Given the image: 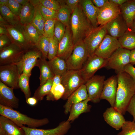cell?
Returning a JSON list of instances; mask_svg holds the SVG:
<instances>
[{
    "mask_svg": "<svg viewBox=\"0 0 135 135\" xmlns=\"http://www.w3.org/2000/svg\"><path fill=\"white\" fill-rule=\"evenodd\" d=\"M118 84L115 103L113 107L122 115L135 95V80L125 71L117 74Z\"/></svg>",
    "mask_w": 135,
    "mask_h": 135,
    "instance_id": "obj_1",
    "label": "cell"
},
{
    "mask_svg": "<svg viewBox=\"0 0 135 135\" xmlns=\"http://www.w3.org/2000/svg\"><path fill=\"white\" fill-rule=\"evenodd\" d=\"M70 27L74 44L83 40L94 28L86 17L80 4L72 13Z\"/></svg>",
    "mask_w": 135,
    "mask_h": 135,
    "instance_id": "obj_2",
    "label": "cell"
},
{
    "mask_svg": "<svg viewBox=\"0 0 135 135\" xmlns=\"http://www.w3.org/2000/svg\"><path fill=\"white\" fill-rule=\"evenodd\" d=\"M0 114L5 116L21 127L27 125L28 127L36 128L46 125L49 122L47 118L38 119L33 118L14 109L0 105Z\"/></svg>",
    "mask_w": 135,
    "mask_h": 135,
    "instance_id": "obj_3",
    "label": "cell"
},
{
    "mask_svg": "<svg viewBox=\"0 0 135 135\" xmlns=\"http://www.w3.org/2000/svg\"><path fill=\"white\" fill-rule=\"evenodd\" d=\"M61 84L65 89L64 95L62 98L66 100L74 92L85 82L80 70H68L61 76Z\"/></svg>",
    "mask_w": 135,
    "mask_h": 135,
    "instance_id": "obj_4",
    "label": "cell"
},
{
    "mask_svg": "<svg viewBox=\"0 0 135 135\" xmlns=\"http://www.w3.org/2000/svg\"><path fill=\"white\" fill-rule=\"evenodd\" d=\"M89 57L83 40L78 42L75 44L72 54L66 60L68 70H81Z\"/></svg>",
    "mask_w": 135,
    "mask_h": 135,
    "instance_id": "obj_5",
    "label": "cell"
},
{
    "mask_svg": "<svg viewBox=\"0 0 135 135\" xmlns=\"http://www.w3.org/2000/svg\"><path fill=\"white\" fill-rule=\"evenodd\" d=\"M130 50L120 48L108 59L106 67L115 70L118 73L124 71L125 66L130 64Z\"/></svg>",
    "mask_w": 135,
    "mask_h": 135,
    "instance_id": "obj_6",
    "label": "cell"
},
{
    "mask_svg": "<svg viewBox=\"0 0 135 135\" xmlns=\"http://www.w3.org/2000/svg\"><path fill=\"white\" fill-rule=\"evenodd\" d=\"M6 28L7 35L12 43L25 51L36 48L33 46L30 43L26 36L24 25L20 24L16 26L10 25Z\"/></svg>",
    "mask_w": 135,
    "mask_h": 135,
    "instance_id": "obj_7",
    "label": "cell"
},
{
    "mask_svg": "<svg viewBox=\"0 0 135 135\" xmlns=\"http://www.w3.org/2000/svg\"><path fill=\"white\" fill-rule=\"evenodd\" d=\"M107 62V59L101 58L95 54L88 57L80 70L85 84L94 76L97 71L103 68L106 67Z\"/></svg>",
    "mask_w": 135,
    "mask_h": 135,
    "instance_id": "obj_8",
    "label": "cell"
},
{
    "mask_svg": "<svg viewBox=\"0 0 135 135\" xmlns=\"http://www.w3.org/2000/svg\"><path fill=\"white\" fill-rule=\"evenodd\" d=\"M106 24L94 28L83 40L89 56L95 52L107 34Z\"/></svg>",
    "mask_w": 135,
    "mask_h": 135,
    "instance_id": "obj_9",
    "label": "cell"
},
{
    "mask_svg": "<svg viewBox=\"0 0 135 135\" xmlns=\"http://www.w3.org/2000/svg\"><path fill=\"white\" fill-rule=\"evenodd\" d=\"M20 75L15 64L0 66V81L14 89L19 88L18 82Z\"/></svg>",
    "mask_w": 135,
    "mask_h": 135,
    "instance_id": "obj_10",
    "label": "cell"
},
{
    "mask_svg": "<svg viewBox=\"0 0 135 135\" xmlns=\"http://www.w3.org/2000/svg\"><path fill=\"white\" fill-rule=\"evenodd\" d=\"M26 51L12 43L0 50V66L16 64Z\"/></svg>",
    "mask_w": 135,
    "mask_h": 135,
    "instance_id": "obj_11",
    "label": "cell"
},
{
    "mask_svg": "<svg viewBox=\"0 0 135 135\" xmlns=\"http://www.w3.org/2000/svg\"><path fill=\"white\" fill-rule=\"evenodd\" d=\"M105 78L104 76L94 75L86 83L90 102L94 104L100 102Z\"/></svg>",
    "mask_w": 135,
    "mask_h": 135,
    "instance_id": "obj_12",
    "label": "cell"
},
{
    "mask_svg": "<svg viewBox=\"0 0 135 135\" xmlns=\"http://www.w3.org/2000/svg\"><path fill=\"white\" fill-rule=\"evenodd\" d=\"M71 127L70 122L67 120L60 122L56 127L51 129L32 128L25 126L21 127L24 131L25 135H66Z\"/></svg>",
    "mask_w": 135,
    "mask_h": 135,
    "instance_id": "obj_13",
    "label": "cell"
},
{
    "mask_svg": "<svg viewBox=\"0 0 135 135\" xmlns=\"http://www.w3.org/2000/svg\"><path fill=\"white\" fill-rule=\"evenodd\" d=\"M120 48L121 47L118 39L107 34L96 49L94 54L107 59Z\"/></svg>",
    "mask_w": 135,
    "mask_h": 135,
    "instance_id": "obj_14",
    "label": "cell"
},
{
    "mask_svg": "<svg viewBox=\"0 0 135 135\" xmlns=\"http://www.w3.org/2000/svg\"><path fill=\"white\" fill-rule=\"evenodd\" d=\"M74 45L70 27H66L64 36L59 42L56 56L66 61L72 54Z\"/></svg>",
    "mask_w": 135,
    "mask_h": 135,
    "instance_id": "obj_15",
    "label": "cell"
},
{
    "mask_svg": "<svg viewBox=\"0 0 135 135\" xmlns=\"http://www.w3.org/2000/svg\"><path fill=\"white\" fill-rule=\"evenodd\" d=\"M121 14L120 7L109 1L100 8L98 17V25H105Z\"/></svg>",
    "mask_w": 135,
    "mask_h": 135,
    "instance_id": "obj_16",
    "label": "cell"
},
{
    "mask_svg": "<svg viewBox=\"0 0 135 135\" xmlns=\"http://www.w3.org/2000/svg\"><path fill=\"white\" fill-rule=\"evenodd\" d=\"M118 84L117 75L113 76L105 80L100 100L108 101L114 107L116 102Z\"/></svg>",
    "mask_w": 135,
    "mask_h": 135,
    "instance_id": "obj_17",
    "label": "cell"
},
{
    "mask_svg": "<svg viewBox=\"0 0 135 135\" xmlns=\"http://www.w3.org/2000/svg\"><path fill=\"white\" fill-rule=\"evenodd\" d=\"M14 90L0 81V105L13 109L18 108L19 100L15 96Z\"/></svg>",
    "mask_w": 135,
    "mask_h": 135,
    "instance_id": "obj_18",
    "label": "cell"
},
{
    "mask_svg": "<svg viewBox=\"0 0 135 135\" xmlns=\"http://www.w3.org/2000/svg\"><path fill=\"white\" fill-rule=\"evenodd\" d=\"M106 26L109 35L118 39L128 30L127 24L121 14L107 24Z\"/></svg>",
    "mask_w": 135,
    "mask_h": 135,
    "instance_id": "obj_19",
    "label": "cell"
},
{
    "mask_svg": "<svg viewBox=\"0 0 135 135\" xmlns=\"http://www.w3.org/2000/svg\"><path fill=\"white\" fill-rule=\"evenodd\" d=\"M103 117L106 123L116 130L121 129L126 121L123 115L112 107L106 110Z\"/></svg>",
    "mask_w": 135,
    "mask_h": 135,
    "instance_id": "obj_20",
    "label": "cell"
},
{
    "mask_svg": "<svg viewBox=\"0 0 135 135\" xmlns=\"http://www.w3.org/2000/svg\"><path fill=\"white\" fill-rule=\"evenodd\" d=\"M88 98V96L85 84L81 86L74 92L67 99L64 106V113L68 114L74 105Z\"/></svg>",
    "mask_w": 135,
    "mask_h": 135,
    "instance_id": "obj_21",
    "label": "cell"
},
{
    "mask_svg": "<svg viewBox=\"0 0 135 135\" xmlns=\"http://www.w3.org/2000/svg\"><path fill=\"white\" fill-rule=\"evenodd\" d=\"M0 135H25L23 129L7 117L0 116Z\"/></svg>",
    "mask_w": 135,
    "mask_h": 135,
    "instance_id": "obj_22",
    "label": "cell"
},
{
    "mask_svg": "<svg viewBox=\"0 0 135 135\" xmlns=\"http://www.w3.org/2000/svg\"><path fill=\"white\" fill-rule=\"evenodd\" d=\"M42 56V53L37 48H32L26 51L20 60L15 64L21 74L22 73L23 69L24 66L37 62L39 58Z\"/></svg>",
    "mask_w": 135,
    "mask_h": 135,
    "instance_id": "obj_23",
    "label": "cell"
},
{
    "mask_svg": "<svg viewBox=\"0 0 135 135\" xmlns=\"http://www.w3.org/2000/svg\"><path fill=\"white\" fill-rule=\"evenodd\" d=\"M80 4L93 28L98 27V17L100 9L95 6L90 0H81Z\"/></svg>",
    "mask_w": 135,
    "mask_h": 135,
    "instance_id": "obj_24",
    "label": "cell"
},
{
    "mask_svg": "<svg viewBox=\"0 0 135 135\" xmlns=\"http://www.w3.org/2000/svg\"><path fill=\"white\" fill-rule=\"evenodd\" d=\"M119 7L121 14L129 29L135 18V0H128Z\"/></svg>",
    "mask_w": 135,
    "mask_h": 135,
    "instance_id": "obj_25",
    "label": "cell"
},
{
    "mask_svg": "<svg viewBox=\"0 0 135 135\" xmlns=\"http://www.w3.org/2000/svg\"><path fill=\"white\" fill-rule=\"evenodd\" d=\"M90 100L88 99L73 105L70 112V115L67 120L70 122L74 121L82 114L90 112L91 105L89 104Z\"/></svg>",
    "mask_w": 135,
    "mask_h": 135,
    "instance_id": "obj_26",
    "label": "cell"
},
{
    "mask_svg": "<svg viewBox=\"0 0 135 135\" xmlns=\"http://www.w3.org/2000/svg\"><path fill=\"white\" fill-rule=\"evenodd\" d=\"M36 66L38 67L40 70V86L44 84L48 80L53 78L54 76L48 64V61L43 56L38 59Z\"/></svg>",
    "mask_w": 135,
    "mask_h": 135,
    "instance_id": "obj_27",
    "label": "cell"
},
{
    "mask_svg": "<svg viewBox=\"0 0 135 135\" xmlns=\"http://www.w3.org/2000/svg\"><path fill=\"white\" fill-rule=\"evenodd\" d=\"M50 68L54 76H62L68 70L66 61L57 56L48 61Z\"/></svg>",
    "mask_w": 135,
    "mask_h": 135,
    "instance_id": "obj_28",
    "label": "cell"
},
{
    "mask_svg": "<svg viewBox=\"0 0 135 135\" xmlns=\"http://www.w3.org/2000/svg\"><path fill=\"white\" fill-rule=\"evenodd\" d=\"M35 12V7L30 2L23 6L18 16L20 23L23 25L31 24L34 18Z\"/></svg>",
    "mask_w": 135,
    "mask_h": 135,
    "instance_id": "obj_29",
    "label": "cell"
},
{
    "mask_svg": "<svg viewBox=\"0 0 135 135\" xmlns=\"http://www.w3.org/2000/svg\"><path fill=\"white\" fill-rule=\"evenodd\" d=\"M61 4L58 12L56 19L64 24L66 27H70V21L72 12L65 4L64 0H59Z\"/></svg>",
    "mask_w": 135,
    "mask_h": 135,
    "instance_id": "obj_30",
    "label": "cell"
},
{
    "mask_svg": "<svg viewBox=\"0 0 135 135\" xmlns=\"http://www.w3.org/2000/svg\"><path fill=\"white\" fill-rule=\"evenodd\" d=\"M118 39L121 48L130 50L135 48V33L129 29Z\"/></svg>",
    "mask_w": 135,
    "mask_h": 135,
    "instance_id": "obj_31",
    "label": "cell"
},
{
    "mask_svg": "<svg viewBox=\"0 0 135 135\" xmlns=\"http://www.w3.org/2000/svg\"><path fill=\"white\" fill-rule=\"evenodd\" d=\"M0 14L4 18L11 26H16L20 23L18 16L14 14L8 6H0Z\"/></svg>",
    "mask_w": 135,
    "mask_h": 135,
    "instance_id": "obj_32",
    "label": "cell"
},
{
    "mask_svg": "<svg viewBox=\"0 0 135 135\" xmlns=\"http://www.w3.org/2000/svg\"><path fill=\"white\" fill-rule=\"evenodd\" d=\"M26 36L30 43L33 47H36L40 39V36L36 28L31 24L24 25Z\"/></svg>",
    "mask_w": 135,
    "mask_h": 135,
    "instance_id": "obj_33",
    "label": "cell"
},
{
    "mask_svg": "<svg viewBox=\"0 0 135 135\" xmlns=\"http://www.w3.org/2000/svg\"><path fill=\"white\" fill-rule=\"evenodd\" d=\"M53 79H50L43 85L40 86L36 90L33 97L38 101L43 100L44 97L48 95L50 92L52 84Z\"/></svg>",
    "mask_w": 135,
    "mask_h": 135,
    "instance_id": "obj_34",
    "label": "cell"
},
{
    "mask_svg": "<svg viewBox=\"0 0 135 135\" xmlns=\"http://www.w3.org/2000/svg\"><path fill=\"white\" fill-rule=\"evenodd\" d=\"M34 5L38 6L43 17L46 20L56 19L57 12L47 8L43 6L39 2V0H30Z\"/></svg>",
    "mask_w": 135,
    "mask_h": 135,
    "instance_id": "obj_35",
    "label": "cell"
},
{
    "mask_svg": "<svg viewBox=\"0 0 135 135\" xmlns=\"http://www.w3.org/2000/svg\"><path fill=\"white\" fill-rule=\"evenodd\" d=\"M35 8L34 16L31 23L37 29L40 36L44 35V28L46 20L44 19L38 6L34 5Z\"/></svg>",
    "mask_w": 135,
    "mask_h": 135,
    "instance_id": "obj_36",
    "label": "cell"
},
{
    "mask_svg": "<svg viewBox=\"0 0 135 135\" xmlns=\"http://www.w3.org/2000/svg\"><path fill=\"white\" fill-rule=\"evenodd\" d=\"M65 89L62 84L52 85L50 92L47 96L46 100L48 101L58 100L62 98L64 95Z\"/></svg>",
    "mask_w": 135,
    "mask_h": 135,
    "instance_id": "obj_37",
    "label": "cell"
},
{
    "mask_svg": "<svg viewBox=\"0 0 135 135\" xmlns=\"http://www.w3.org/2000/svg\"><path fill=\"white\" fill-rule=\"evenodd\" d=\"M30 77L22 73L21 74L18 82V86L24 93L26 100L30 97L31 93L30 87Z\"/></svg>",
    "mask_w": 135,
    "mask_h": 135,
    "instance_id": "obj_38",
    "label": "cell"
},
{
    "mask_svg": "<svg viewBox=\"0 0 135 135\" xmlns=\"http://www.w3.org/2000/svg\"><path fill=\"white\" fill-rule=\"evenodd\" d=\"M49 43L50 38L43 35L40 36L36 46V47L42 53L43 56L46 59H47Z\"/></svg>",
    "mask_w": 135,
    "mask_h": 135,
    "instance_id": "obj_39",
    "label": "cell"
},
{
    "mask_svg": "<svg viewBox=\"0 0 135 135\" xmlns=\"http://www.w3.org/2000/svg\"><path fill=\"white\" fill-rule=\"evenodd\" d=\"M59 41L54 36L50 38V43L47 59L51 60L56 56L58 54Z\"/></svg>",
    "mask_w": 135,
    "mask_h": 135,
    "instance_id": "obj_40",
    "label": "cell"
},
{
    "mask_svg": "<svg viewBox=\"0 0 135 135\" xmlns=\"http://www.w3.org/2000/svg\"><path fill=\"white\" fill-rule=\"evenodd\" d=\"M121 129L116 135H135V122L133 120L126 121Z\"/></svg>",
    "mask_w": 135,
    "mask_h": 135,
    "instance_id": "obj_41",
    "label": "cell"
},
{
    "mask_svg": "<svg viewBox=\"0 0 135 135\" xmlns=\"http://www.w3.org/2000/svg\"><path fill=\"white\" fill-rule=\"evenodd\" d=\"M56 19L46 20L45 22L44 36L50 38L54 36L55 24Z\"/></svg>",
    "mask_w": 135,
    "mask_h": 135,
    "instance_id": "obj_42",
    "label": "cell"
},
{
    "mask_svg": "<svg viewBox=\"0 0 135 135\" xmlns=\"http://www.w3.org/2000/svg\"><path fill=\"white\" fill-rule=\"evenodd\" d=\"M66 26L60 22L56 20L55 24L54 36L60 41L65 34Z\"/></svg>",
    "mask_w": 135,
    "mask_h": 135,
    "instance_id": "obj_43",
    "label": "cell"
},
{
    "mask_svg": "<svg viewBox=\"0 0 135 135\" xmlns=\"http://www.w3.org/2000/svg\"><path fill=\"white\" fill-rule=\"evenodd\" d=\"M39 2L45 7L57 12L60 10L61 6L59 0H39Z\"/></svg>",
    "mask_w": 135,
    "mask_h": 135,
    "instance_id": "obj_44",
    "label": "cell"
},
{
    "mask_svg": "<svg viewBox=\"0 0 135 135\" xmlns=\"http://www.w3.org/2000/svg\"><path fill=\"white\" fill-rule=\"evenodd\" d=\"M8 6L14 14L19 16L23 6L19 4L16 0H9Z\"/></svg>",
    "mask_w": 135,
    "mask_h": 135,
    "instance_id": "obj_45",
    "label": "cell"
},
{
    "mask_svg": "<svg viewBox=\"0 0 135 135\" xmlns=\"http://www.w3.org/2000/svg\"><path fill=\"white\" fill-rule=\"evenodd\" d=\"M12 43L10 38L7 35H0V50Z\"/></svg>",
    "mask_w": 135,
    "mask_h": 135,
    "instance_id": "obj_46",
    "label": "cell"
},
{
    "mask_svg": "<svg viewBox=\"0 0 135 135\" xmlns=\"http://www.w3.org/2000/svg\"><path fill=\"white\" fill-rule=\"evenodd\" d=\"M132 115L135 122V95L132 97L126 109V112Z\"/></svg>",
    "mask_w": 135,
    "mask_h": 135,
    "instance_id": "obj_47",
    "label": "cell"
},
{
    "mask_svg": "<svg viewBox=\"0 0 135 135\" xmlns=\"http://www.w3.org/2000/svg\"><path fill=\"white\" fill-rule=\"evenodd\" d=\"M80 1V0H64V2L73 12L78 6Z\"/></svg>",
    "mask_w": 135,
    "mask_h": 135,
    "instance_id": "obj_48",
    "label": "cell"
},
{
    "mask_svg": "<svg viewBox=\"0 0 135 135\" xmlns=\"http://www.w3.org/2000/svg\"><path fill=\"white\" fill-rule=\"evenodd\" d=\"M37 62L24 66L23 69L22 73H24L30 77L31 75L32 69L34 67L36 66Z\"/></svg>",
    "mask_w": 135,
    "mask_h": 135,
    "instance_id": "obj_49",
    "label": "cell"
},
{
    "mask_svg": "<svg viewBox=\"0 0 135 135\" xmlns=\"http://www.w3.org/2000/svg\"><path fill=\"white\" fill-rule=\"evenodd\" d=\"M124 71L130 74L135 80V68L129 64L124 68Z\"/></svg>",
    "mask_w": 135,
    "mask_h": 135,
    "instance_id": "obj_50",
    "label": "cell"
},
{
    "mask_svg": "<svg viewBox=\"0 0 135 135\" xmlns=\"http://www.w3.org/2000/svg\"><path fill=\"white\" fill-rule=\"evenodd\" d=\"M94 5L97 8L100 9L102 8L108 2V0H92Z\"/></svg>",
    "mask_w": 135,
    "mask_h": 135,
    "instance_id": "obj_51",
    "label": "cell"
},
{
    "mask_svg": "<svg viewBox=\"0 0 135 135\" xmlns=\"http://www.w3.org/2000/svg\"><path fill=\"white\" fill-rule=\"evenodd\" d=\"M26 100L27 104L32 106H35L38 101L36 98L33 97H30Z\"/></svg>",
    "mask_w": 135,
    "mask_h": 135,
    "instance_id": "obj_52",
    "label": "cell"
},
{
    "mask_svg": "<svg viewBox=\"0 0 135 135\" xmlns=\"http://www.w3.org/2000/svg\"><path fill=\"white\" fill-rule=\"evenodd\" d=\"M128 0H109V1L115 5L120 6Z\"/></svg>",
    "mask_w": 135,
    "mask_h": 135,
    "instance_id": "obj_53",
    "label": "cell"
},
{
    "mask_svg": "<svg viewBox=\"0 0 135 135\" xmlns=\"http://www.w3.org/2000/svg\"><path fill=\"white\" fill-rule=\"evenodd\" d=\"M130 64L135 65V48L130 50Z\"/></svg>",
    "mask_w": 135,
    "mask_h": 135,
    "instance_id": "obj_54",
    "label": "cell"
},
{
    "mask_svg": "<svg viewBox=\"0 0 135 135\" xmlns=\"http://www.w3.org/2000/svg\"><path fill=\"white\" fill-rule=\"evenodd\" d=\"M10 25L3 17L0 14V26H5L6 27Z\"/></svg>",
    "mask_w": 135,
    "mask_h": 135,
    "instance_id": "obj_55",
    "label": "cell"
},
{
    "mask_svg": "<svg viewBox=\"0 0 135 135\" xmlns=\"http://www.w3.org/2000/svg\"><path fill=\"white\" fill-rule=\"evenodd\" d=\"M8 34L6 27L2 26H0V35H7Z\"/></svg>",
    "mask_w": 135,
    "mask_h": 135,
    "instance_id": "obj_56",
    "label": "cell"
},
{
    "mask_svg": "<svg viewBox=\"0 0 135 135\" xmlns=\"http://www.w3.org/2000/svg\"><path fill=\"white\" fill-rule=\"evenodd\" d=\"M19 4L23 6L26 4L30 2L28 0H16Z\"/></svg>",
    "mask_w": 135,
    "mask_h": 135,
    "instance_id": "obj_57",
    "label": "cell"
},
{
    "mask_svg": "<svg viewBox=\"0 0 135 135\" xmlns=\"http://www.w3.org/2000/svg\"><path fill=\"white\" fill-rule=\"evenodd\" d=\"M9 0H0V6H8Z\"/></svg>",
    "mask_w": 135,
    "mask_h": 135,
    "instance_id": "obj_58",
    "label": "cell"
},
{
    "mask_svg": "<svg viewBox=\"0 0 135 135\" xmlns=\"http://www.w3.org/2000/svg\"><path fill=\"white\" fill-rule=\"evenodd\" d=\"M129 29L133 32L135 33V21L134 22L132 26Z\"/></svg>",
    "mask_w": 135,
    "mask_h": 135,
    "instance_id": "obj_59",
    "label": "cell"
},
{
    "mask_svg": "<svg viewBox=\"0 0 135 135\" xmlns=\"http://www.w3.org/2000/svg\"><path fill=\"white\" fill-rule=\"evenodd\" d=\"M134 21H135V18H134Z\"/></svg>",
    "mask_w": 135,
    "mask_h": 135,
    "instance_id": "obj_60",
    "label": "cell"
}]
</instances>
